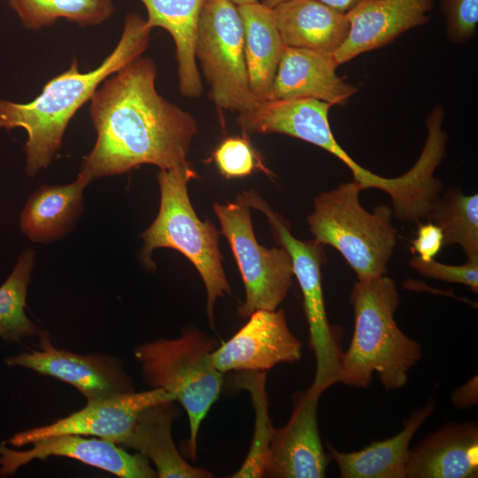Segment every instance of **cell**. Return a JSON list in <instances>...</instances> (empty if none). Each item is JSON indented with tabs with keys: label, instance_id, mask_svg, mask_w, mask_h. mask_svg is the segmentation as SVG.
I'll return each mask as SVG.
<instances>
[{
	"label": "cell",
	"instance_id": "obj_1",
	"mask_svg": "<svg viewBox=\"0 0 478 478\" xmlns=\"http://www.w3.org/2000/svg\"><path fill=\"white\" fill-rule=\"evenodd\" d=\"M156 76L154 61L141 56L106 78L92 94L89 114L96 140L78 173L87 184L143 164L160 170L189 165L197 121L158 93Z\"/></svg>",
	"mask_w": 478,
	"mask_h": 478
},
{
	"label": "cell",
	"instance_id": "obj_2",
	"mask_svg": "<svg viewBox=\"0 0 478 478\" xmlns=\"http://www.w3.org/2000/svg\"><path fill=\"white\" fill-rule=\"evenodd\" d=\"M151 29L140 14L130 13L125 18L119 42L96 69L79 72L74 58L69 69L50 80L33 101L20 104L0 99V129L22 127L27 133L24 150L28 176L48 167L61 147L70 120L100 84L142 56Z\"/></svg>",
	"mask_w": 478,
	"mask_h": 478
},
{
	"label": "cell",
	"instance_id": "obj_3",
	"mask_svg": "<svg viewBox=\"0 0 478 478\" xmlns=\"http://www.w3.org/2000/svg\"><path fill=\"white\" fill-rule=\"evenodd\" d=\"M351 301L354 331L342 357L338 382L366 389L375 372L386 390L403 388L422 353L421 345L408 337L394 319L399 305L395 281L385 274L358 280Z\"/></svg>",
	"mask_w": 478,
	"mask_h": 478
},
{
	"label": "cell",
	"instance_id": "obj_4",
	"mask_svg": "<svg viewBox=\"0 0 478 478\" xmlns=\"http://www.w3.org/2000/svg\"><path fill=\"white\" fill-rule=\"evenodd\" d=\"M216 338L189 327L173 339L159 338L134 350L143 378L150 389L170 393L184 408L189 420L188 451L197 458V436L202 421L218 400L223 373L213 364Z\"/></svg>",
	"mask_w": 478,
	"mask_h": 478
},
{
	"label": "cell",
	"instance_id": "obj_5",
	"mask_svg": "<svg viewBox=\"0 0 478 478\" xmlns=\"http://www.w3.org/2000/svg\"><path fill=\"white\" fill-rule=\"evenodd\" d=\"M158 213L141 235L143 246L141 257L148 269H154L152 252L158 248H171L183 254L198 271L207 295L206 312L213 325V306L218 297L231 294L222 266L219 249V231L213 223L200 220L189 200L188 183L197 177L185 166L160 170Z\"/></svg>",
	"mask_w": 478,
	"mask_h": 478
},
{
	"label": "cell",
	"instance_id": "obj_6",
	"mask_svg": "<svg viewBox=\"0 0 478 478\" xmlns=\"http://www.w3.org/2000/svg\"><path fill=\"white\" fill-rule=\"evenodd\" d=\"M361 190V185L353 180L320 193L307 221L315 242L336 249L358 280H368L387 273L397 230L389 206L379 205L373 212L363 208Z\"/></svg>",
	"mask_w": 478,
	"mask_h": 478
},
{
	"label": "cell",
	"instance_id": "obj_7",
	"mask_svg": "<svg viewBox=\"0 0 478 478\" xmlns=\"http://www.w3.org/2000/svg\"><path fill=\"white\" fill-rule=\"evenodd\" d=\"M251 207L267 218L275 241L289 252L301 289L309 327V345L316 358V371L309 390L320 396L338 383L343 354L339 328L329 324L321 284V266L326 260L324 246L314 240L301 241L290 232L287 221L274 212L253 190L244 192Z\"/></svg>",
	"mask_w": 478,
	"mask_h": 478
},
{
	"label": "cell",
	"instance_id": "obj_8",
	"mask_svg": "<svg viewBox=\"0 0 478 478\" xmlns=\"http://www.w3.org/2000/svg\"><path fill=\"white\" fill-rule=\"evenodd\" d=\"M195 54L217 106L242 114L258 104L250 87L237 5L229 0H204Z\"/></svg>",
	"mask_w": 478,
	"mask_h": 478
},
{
	"label": "cell",
	"instance_id": "obj_9",
	"mask_svg": "<svg viewBox=\"0 0 478 478\" xmlns=\"http://www.w3.org/2000/svg\"><path fill=\"white\" fill-rule=\"evenodd\" d=\"M250 204L245 194L227 204H213L241 273L245 300L237 313L248 318L258 310H276L292 285L293 268L289 252L283 247L266 248L254 234Z\"/></svg>",
	"mask_w": 478,
	"mask_h": 478
},
{
	"label": "cell",
	"instance_id": "obj_10",
	"mask_svg": "<svg viewBox=\"0 0 478 478\" xmlns=\"http://www.w3.org/2000/svg\"><path fill=\"white\" fill-rule=\"evenodd\" d=\"M173 401L174 397L162 389L87 401L84 408L53 423L16 433L2 443L21 447L46 437L72 434L94 436L121 446L143 410Z\"/></svg>",
	"mask_w": 478,
	"mask_h": 478
},
{
	"label": "cell",
	"instance_id": "obj_11",
	"mask_svg": "<svg viewBox=\"0 0 478 478\" xmlns=\"http://www.w3.org/2000/svg\"><path fill=\"white\" fill-rule=\"evenodd\" d=\"M39 349L7 358L9 366H19L73 386L87 401L135 391L122 362L107 354L82 355L57 349L47 331L39 335Z\"/></svg>",
	"mask_w": 478,
	"mask_h": 478
},
{
	"label": "cell",
	"instance_id": "obj_12",
	"mask_svg": "<svg viewBox=\"0 0 478 478\" xmlns=\"http://www.w3.org/2000/svg\"><path fill=\"white\" fill-rule=\"evenodd\" d=\"M248 319L241 329L212 352L219 371H267L281 363L300 360L302 343L289 329L282 309L258 310Z\"/></svg>",
	"mask_w": 478,
	"mask_h": 478
},
{
	"label": "cell",
	"instance_id": "obj_13",
	"mask_svg": "<svg viewBox=\"0 0 478 478\" xmlns=\"http://www.w3.org/2000/svg\"><path fill=\"white\" fill-rule=\"evenodd\" d=\"M320 396L309 389L293 396L289 421L275 428L265 466L264 476L271 478H323L329 463L320 435Z\"/></svg>",
	"mask_w": 478,
	"mask_h": 478
},
{
	"label": "cell",
	"instance_id": "obj_14",
	"mask_svg": "<svg viewBox=\"0 0 478 478\" xmlns=\"http://www.w3.org/2000/svg\"><path fill=\"white\" fill-rule=\"evenodd\" d=\"M31 444V449L20 451L0 443V477L12 475L32 460L52 456L73 459L122 478L158 477L155 468L143 455L128 453L120 445L98 437L66 434L40 439Z\"/></svg>",
	"mask_w": 478,
	"mask_h": 478
},
{
	"label": "cell",
	"instance_id": "obj_15",
	"mask_svg": "<svg viewBox=\"0 0 478 478\" xmlns=\"http://www.w3.org/2000/svg\"><path fill=\"white\" fill-rule=\"evenodd\" d=\"M434 0H366L345 14L349 33L334 53L338 66L384 47L398 35L429 20Z\"/></svg>",
	"mask_w": 478,
	"mask_h": 478
},
{
	"label": "cell",
	"instance_id": "obj_16",
	"mask_svg": "<svg viewBox=\"0 0 478 478\" xmlns=\"http://www.w3.org/2000/svg\"><path fill=\"white\" fill-rule=\"evenodd\" d=\"M333 53L284 46L274 77L272 100L313 98L344 105L357 88L336 73Z\"/></svg>",
	"mask_w": 478,
	"mask_h": 478
},
{
	"label": "cell",
	"instance_id": "obj_17",
	"mask_svg": "<svg viewBox=\"0 0 478 478\" xmlns=\"http://www.w3.org/2000/svg\"><path fill=\"white\" fill-rule=\"evenodd\" d=\"M478 426L450 423L410 449L406 478H476Z\"/></svg>",
	"mask_w": 478,
	"mask_h": 478
},
{
	"label": "cell",
	"instance_id": "obj_18",
	"mask_svg": "<svg viewBox=\"0 0 478 478\" xmlns=\"http://www.w3.org/2000/svg\"><path fill=\"white\" fill-rule=\"evenodd\" d=\"M272 12L284 46L334 53L349 33L345 14L319 0H287Z\"/></svg>",
	"mask_w": 478,
	"mask_h": 478
},
{
	"label": "cell",
	"instance_id": "obj_19",
	"mask_svg": "<svg viewBox=\"0 0 478 478\" xmlns=\"http://www.w3.org/2000/svg\"><path fill=\"white\" fill-rule=\"evenodd\" d=\"M178 417L175 402L143 410L121 446L132 448L154 465L160 478H210L212 474L187 462L176 448L172 424Z\"/></svg>",
	"mask_w": 478,
	"mask_h": 478
},
{
	"label": "cell",
	"instance_id": "obj_20",
	"mask_svg": "<svg viewBox=\"0 0 478 478\" xmlns=\"http://www.w3.org/2000/svg\"><path fill=\"white\" fill-rule=\"evenodd\" d=\"M435 403L430 399L404 420L402 430L382 441H373L365 448L343 452L330 444V457L336 462L343 478H406L405 465L410 443L416 431L433 412Z\"/></svg>",
	"mask_w": 478,
	"mask_h": 478
},
{
	"label": "cell",
	"instance_id": "obj_21",
	"mask_svg": "<svg viewBox=\"0 0 478 478\" xmlns=\"http://www.w3.org/2000/svg\"><path fill=\"white\" fill-rule=\"evenodd\" d=\"M150 27H162L173 37L181 94L199 97L203 84L196 59L199 18L204 0H140Z\"/></svg>",
	"mask_w": 478,
	"mask_h": 478
},
{
	"label": "cell",
	"instance_id": "obj_22",
	"mask_svg": "<svg viewBox=\"0 0 478 478\" xmlns=\"http://www.w3.org/2000/svg\"><path fill=\"white\" fill-rule=\"evenodd\" d=\"M244 37L250 87L260 102L272 100V89L284 44L272 8L258 2L237 6Z\"/></svg>",
	"mask_w": 478,
	"mask_h": 478
},
{
	"label": "cell",
	"instance_id": "obj_23",
	"mask_svg": "<svg viewBox=\"0 0 478 478\" xmlns=\"http://www.w3.org/2000/svg\"><path fill=\"white\" fill-rule=\"evenodd\" d=\"M88 184L80 177L66 185H43L26 202L19 228L35 243H47L65 235L83 208V190Z\"/></svg>",
	"mask_w": 478,
	"mask_h": 478
},
{
	"label": "cell",
	"instance_id": "obj_24",
	"mask_svg": "<svg viewBox=\"0 0 478 478\" xmlns=\"http://www.w3.org/2000/svg\"><path fill=\"white\" fill-rule=\"evenodd\" d=\"M23 26L33 31L65 19L80 27L100 25L114 12L112 0H6Z\"/></svg>",
	"mask_w": 478,
	"mask_h": 478
},
{
	"label": "cell",
	"instance_id": "obj_25",
	"mask_svg": "<svg viewBox=\"0 0 478 478\" xmlns=\"http://www.w3.org/2000/svg\"><path fill=\"white\" fill-rule=\"evenodd\" d=\"M428 219L441 228L444 244H459L466 260L478 259L477 194L450 189L439 196Z\"/></svg>",
	"mask_w": 478,
	"mask_h": 478
},
{
	"label": "cell",
	"instance_id": "obj_26",
	"mask_svg": "<svg viewBox=\"0 0 478 478\" xmlns=\"http://www.w3.org/2000/svg\"><path fill=\"white\" fill-rule=\"evenodd\" d=\"M35 262V251L30 248L24 250L12 273L0 286V336L6 342H19L42 334L25 312L27 287Z\"/></svg>",
	"mask_w": 478,
	"mask_h": 478
},
{
	"label": "cell",
	"instance_id": "obj_27",
	"mask_svg": "<svg viewBox=\"0 0 478 478\" xmlns=\"http://www.w3.org/2000/svg\"><path fill=\"white\" fill-rule=\"evenodd\" d=\"M266 371L236 372L233 383L248 390L255 410V425L250 451L241 467L229 477H264L274 428L269 415L268 397L266 390Z\"/></svg>",
	"mask_w": 478,
	"mask_h": 478
},
{
	"label": "cell",
	"instance_id": "obj_28",
	"mask_svg": "<svg viewBox=\"0 0 478 478\" xmlns=\"http://www.w3.org/2000/svg\"><path fill=\"white\" fill-rule=\"evenodd\" d=\"M409 264L412 269L425 277L460 283L467 286L473 292L478 291V259L466 260L460 266H451L435 259L424 261L418 256H414L410 259Z\"/></svg>",
	"mask_w": 478,
	"mask_h": 478
},
{
	"label": "cell",
	"instance_id": "obj_29",
	"mask_svg": "<svg viewBox=\"0 0 478 478\" xmlns=\"http://www.w3.org/2000/svg\"><path fill=\"white\" fill-rule=\"evenodd\" d=\"M220 172L227 178L244 177L255 167L254 153L246 140L227 138L214 152Z\"/></svg>",
	"mask_w": 478,
	"mask_h": 478
},
{
	"label": "cell",
	"instance_id": "obj_30",
	"mask_svg": "<svg viewBox=\"0 0 478 478\" xmlns=\"http://www.w3.org/2000/svg\"><path fill=\"white\" fill-rule=\"evenodd\" d=\"M448 37L455 42L471 38L478 22V0H443Z\"/></svg>",
	"mask_w": 478,
	"mask_h": 478
},
{
	"label": "cell",
	"instance_id": "obj_31",
	"mask_svg": "<svg viewBox=\"0 0 478 478\" xmlns=\"http://www.w3.org/2000/svg\"><path fill=\"white\" fill-rule=\"evenodd\" d=\"M411 244L412 251L420 259L424 261L434 259L444 244L443 232L431 221L420 224Z\"/></svg>",
	"mask_w": 478,
	"mask_h": 478
},
{
	"label": "cell",
	"instance_id": "obj_32",
	"mask_svg": "<svg viewBox=\"0 0 478 478\" xmlns=\"http://www.w3.org/2000/svg\"><path fill=\"white\" fill-rule=\"evenodd\" d=\"M452 405L459 409H466L477 405L478 381L477 374L468 382L457 388L451 396Z\"/></svg>",
	"mask_w": 478,
	"mask_h": 478
},
{
	"label": "cell",
	"instance_id": "obj_33",
	"mask_svg": "<svg viewBox=\"0 0 478 478\" xmlns=\"http://www.w3.org/2000/svg\"><path fill=\"white\" fill-rule=\"evenodd\" d=\"M340 13L346 14L366 0H319Z\"/></svg>",
	"mask_w": 478,
	"mask_h": 478
},
{
	"label": "cell",
	"instance_id": "obj_34",
	"mask_svg": "<svg viewBox=\"0 0 478 478\" xmlns=\"http://www.w3.org/2000/svg\"><path fill=\"white\" fill-rule=\"evenodd\" d=\"M284 1H287V0H264L262 4H264L269 8H274V6L278 5L279 4Z\"/></svg>",
	"mask_w": 478,
	"mask_h": 478
},
{
	"label": "cell",
	"instance_id": "obj_35",
	"mask_svg": "<svg viewBox=\"0 0 478 478\" xmlns=\"http://www.w3.org/2000/svg\"><path fill=\"white\" fill-rule=\"evenodd\" d=\"M229 1L237 6L258 2V0H229Z\"/></svg>",
	"mask_w": 478,
	"mask_h": 478
}]
</instances>
